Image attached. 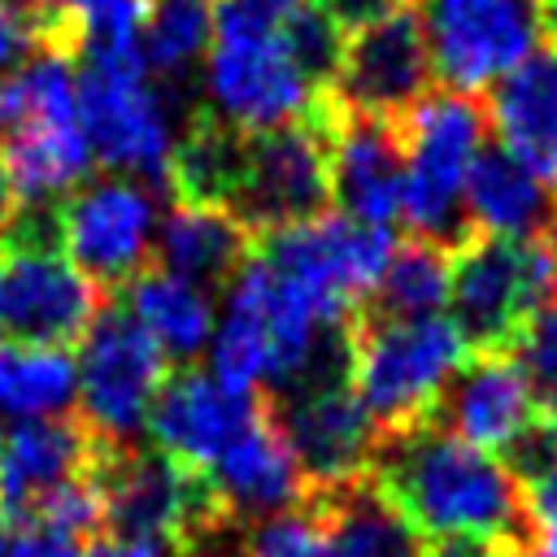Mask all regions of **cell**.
Instances as JSON below:
<instances>
[{
    "instance_id": "cell-1",
    "label": "cell",
    "mask_w": 557,
    "mask_h": 557,
    "mask_svg": "<svg viewBox=\"0 0 557 557\" xmlns=\"http://www.w3.org/2000/svg\"><path fill=\"white\" fill-rule=\"evenodd\" d=\"M370 479L422 540L492 535L531 544L522 487L505 457L457 440L435 418L379 435Z\"/></svg>"
},
{
    "instance_id": "cell-2",
    "label": "cell",
    "mask_w": 557,
    "mask_h": 557,
    "mask_svg": "<svg viewBox=\"0 0 557 557\" xmlns=\"http://www.w3.org/2000/svg\"><path fill=\"white\" fill-rule=\"evenodd\" d=\"M470 361V344L448 313L383 318L361 309L348 326V387L379 435L426 422Z\"/></svg>"
},
{
    "instance_id": "cell-3",
    "label": "cell",
    "mask_w": 557,
    "mask_h": 557,
    "mask_svg": "<svg viewBox=\"0 0 557 557\" xmlns=\"http://www.w3.org/2000/svg\"><path fill=\"white\" fill-rule=\"evenodd\" d=\"M187 96L165 91L139 57H87L78 61V117L96 161L109 174L139 178L170 196L174 144L196 109Z\"/></svg>"
},
{
    "instance_id": "cell-4",
    "label": "cell",
    "mask_w": 557,
    "mask_h": 557,
    "mask_svg": "<svg viewBox=\"0 0 557 557\" xmlns=\"http://www.w3.org/2000/svg\"><path fill=\"white\" fill-rule=\"evenodd\" d=\"M400 122L405 174H400V218L413 239L440 248H461L466 226V178L487 148V109L461 91H426Z\"/></svg>"
},
{
    "instance_id": "cell-5",
    "label": "cell",
    "mask_w": 557,
    "mask_h": 557,
    "mask_svg": "<svg viewBox=\"0 0 557 557\" xmlns=\"http://www.w3.org/2000/svg\"><path fill=\"white\" fill-rule=\"evenodd\" d=\"M22 117L0 135V161L22 209H57L96 165L78 117V70L65 48H39L22 70Z\"/></svg>"
},
{
    "instance_id": "cell-6",
    "label": "cell",
    "mask_w": 557,
    "mask_h": 557,
    "mask_svg": "<svg viewBox=\"0 0 557 557\" xmlns=\"http://www.w3.org/2000/svg\"><path fill=\"white\" fill-rule=\"evenodd\" d=\"M205 113L239 135H265L313 117L326 96L296 61L287 30L213 17V48L200 74Z\"/></svg>"
},
{
    "instance_id": "cell-7",
    "label": "cell",
    "mask_w": 557,
    "mask_h": 557,
    "mask_svg": "<svg viewBox=\"0 0 557 557\" xmlns=\"http://www.w3.org/2000/svg\"><path fill=\"white\" fill-rule=\"evenodd\" d=\"M257 248L326 326L348 331L352 318L370 305L396 252V235L392 226H370L339 209H326L309 222L261 235Z\"/></svg>"
},
{
    "instance_id": "cell-8",
    "label": "cell",
    "mask_w": 557,
    "mask_h": 557,
    "mask_svg": "<svg viewBox=\"0 0 557 557\" xmlns=\"http://www.w3.org/2000/svg\"><path fill=\"white\" fill-rule=\"evenodd\" d=\"M435 78L448 91H492L557 44L553 0H413Z\"/></svg>"
},
{
    "instance_id": "cell-9",
    "label": "cell",
    "mask_w": 557,
    "mask_h": 557,
    "mask_svg": "<svg viewBox=\"0 0 557 557\" xmlns=\"http://www.w3.org/2000/svg\"><path fill=\"white\" fill-rule=\"evenodd\" d=\"M4 278V326L30 344H78L91 322L109 309L100 292L57 244L52 209H22L9 239L0 244Z\"/></svg>"
},
{
    "instance_id": "cell-10",
    "label": "cell",
    "mask_w": 557,
    "mask_h": 557,
    "mask_svg": "<svg viewBox=\"0 0 557 557\" xmlns=\"http://www.w3.org/2000/svg\"><path fill=\"white\" fill-rule=\"evenodd\" d=\"M448 305L474 352L513 348L535 313L557 309V252L548 235L522 244L470 235L453 248Z\"/></svg>"
},
{
    "instance_id": "cell-11",
    "label": "cell",
    "mask_w": 557,
    "mask_h": 557,
    "mask_svg": "<svg viewBox=\"0 0 557 557\" xmlns=\"http://www.w3.org/2000/svg\"><path fill=\"white\" fill-rule=\"evenodd\" d=\"M78 418L104 448H135L170 379V357L126 309H104L78 339Z\"/></svg>"
},
{
    "instance_id": "cell-12",
    "label": "cell",
    "mask_w": 557,
    "mask_h": 557,
    "mask_svg": "<svg viewBox=\"0 0 557 557\" xmlns=\"http://www.w3.org/2000/svg\"><path fill=\"white\" fill-rule=\"evenodd\" d=\"M104 522L113 535L148 540L161 548L191 544L226 522L205 474L178 466L161 448H104L96 466Z\"/></svg>"
},
{
    "instance_id": "cell-13",
    "label": "cell",
    "mask_w": 557,
    "mask_h": 557,
    "mask_svg": "<svg viewBox=\"0 0 557 557\" xmlns=\"http://www.w3.org/2000/svg\"><path fill=\"white\" fill-rule=\"evenodd\" d=\"M161 200L165 191L122 174L83 183L52 209L57 244L100 292H117L152 265Z\"/></svg>"
},
{
    "instance_id": "cell-14",
    "label": "cell",
    "mask_w": 557,
    "mask_h": 557,
    "mask_svg": "<svg viewBox=\"0 0 557 557\" xmlns=\"http://www.w3.org/2000/svg\"><path fill=\"white\" fill-rule=\"evenodd\" d=\"M226 209L257 239L331 209V139L322 122V100L305 122L248 135Z\"/></svg>"
},
{
    "instance_id": "cell-15",
    "label": "cell",
    "mask_w": 557,
    "mask_h": 557,
    "mask_svg": "<svg viewBox=\"0 0 557 557\" xmlns=\"http://www.w3.org/2000/svg\"><path fill=\"white\" fill-rule=\"evenodd\" d=\"M265 400H270V413H274L287 448L296 453V461L309 479V492H331V487H344V483L370 474V461L379 448V426L357 405L344 374L305 383L296 392L265 396Z\"/></svg>"
},
{
    "instance_id": "cell-16",
    "label": "cell",
    "mask_w": 557,
    "mask_h": 557,
    "mask_svg": "<svg viewBox=\"0 0 557 557\" xmlns=\"http://www.w3.org/2000/svg\"><path fill=\"white\" fill-rule=\"evenodd\" d=\"M435 83V65L426 52L422 22L409 9H396L379 22H366L344 35L339 70L331 78V96L348 113L370 117H405Z\"/></svg>"
},
{
    "instance_id": "cell-17",
    "label": "cell",
    "mask_w": 557,
    "mask_h": 557,
    "mask_svg": "<svg viewBox=\"0 0 557 557\" xmlns=\"http://www.w3.org/2000/svg\"><path fill=\"white\" fill-rule=\"evenodd\" d=\"M265 396L226 387L209 370H174L152 405L148 435L165 457L205 474L252 422L265 418Z\"/></svg>"
},
{
    "instance_id": "cell-18",
    "label": "cell",
    "mask_w": 557,
    "mask_h": 557,
    "mask_svg": "<svg viewBox=\"0 0 557 557\" xmlns=\"http://www.w3.org/2000/svg\"><path fill=\"white\" fill-rule=\"evenodd\" d=\"M322 122L331 139V205L357 222L392 226V218H400L405 174L400 122L348 113L331 91L322 96Z\"/></svg>"
},
{
    "instance_id": "cell-19",
    "label": "cell",
    "mask_w": 557,
    "mask_h": 557,
    "mask_svg": "<svg viewBox=\"0 0 557 557\" xmlns=\"http://www.w3.org/2000/svg\"><path fill=\"white\" fill-rule=\"evenodd\" d=\"M540 400L509 348L470 352V361L457 370L448 392L435 405V422L453 431L457 440L505 457L540 418Z\"/></svg>"
},
{
    "instance_id": "cell-20",
    "label": "cell",
    "mask_w": 557,
    "mask_h": 557,
    "mask_svg": "<svg viewBox=\"0 0 557 557\" xmlns=\"http://www.w3.org/2000/svg\"><path fill=\"white\" fill-rule=\"evenodd\" d=\"M205 483L226 518H257V522L287 513L309 496V479L270 409L205 470Z\"/></svg>"
},
{
    "instance_id": "cell-21",
    "label": "cell",
    "mask_w": 557,
    "mask_h": 557,
    "mask_svg": "<svg viewBox=\"0 0 557 557\" xmlns=\"http://www.w3.org/2000/svg\"><path fill=\"white\" fill-rule=\"evenodd\" d=\"M104 444L83 426V418H35L17 422L0 440V509L30 513L57 487L96 474Z\"/></svg>"
},
{
    "instance_id": "cell-22",
    "label": "cell",
    "mask_w": 557,
    "mask_h": 557,
    "mask_svg": "<svg viewBox=\"0 0 557 557\" xmlns=\"http://www.w3.org/2000/svg\"><path fill=\"white\" fill-rule=\"evenodd\" d=\"M483 109L500 139L496 148L557 191V44L500 78Z\"/></svg>"
},
{
    "instance_id": "cell-23",
    "label": "cell",
    "mask_w": 557,
    "mask_h": 557,
    "mask_svg": "<svg viewBox=\"0 0 557 557\" xmlns=\"http://www.w3.org/2000/svg\"><path fill=\"white\" fill-rule=\"evenodd\" d=\"M557 222V191L505 148H483L466 178V226L483 239H540Z\"/></svg>"
},
{
    "instance_id": "cell-24",
    "label": "cell",
    "mask_w": 557,
    "mask_h": 557,
    "mask_svg": "<svg viewBox=\"0 0 557 557\" xmlns=\"http://www.w3.org/2000/svg\"><path fill=\"white\" fill-rule=\"evenodd\" d=\"M252 248H257V235L226 205L174 200L157 226V265L209 292L226 287Z\"/></svg>"
},
{
    "instance_id": "cell-25",
    "label": "cell",
    "mask_w": 557,
    "mask_h": 557,
    "mask_svg": "<svg viewBox=\"0 0 557 557\" xmlns=\"http://www.w3.org/2000/svg\"><path fill=\"white\" fill-rule=\"evenodd\" d=\"M122 292H126V313L170 361H191V357L209 352V339L218 326L209 287H200L183 274H170L161 265H148Z\"/></svg>"
},
{
    "instance_id": "cell-26",
    "label": "cell",
    "mask_w": 557,
    "mask_h": 557,
    "mask_svg": "<svg viewBox=\"0 0 557 557\" xmlns=\"http://www.w3.org/2000/svg\"><path fill=\"white\" fill-rule=\"evenodd\" d=\"M326 527L331 557H422V535L409 518L379 492V483L352 479L331 492H313L309 500Z\"/></svg>"
},
{
    "instance_id": "cell-27",
    "label": "cell",
    "mask_w": 557,
    "mask_h": 557,
    "mask_svg": "<svg viewBox=\"0 0 557 557\" xmlns=\"http://www.w3.org/2000/svg\"><path fill=\"white\" fill-rule=\"evenodd\" d=\"M78 405V361L70 348L4 339L0 344V413L17 422L65 418Z\"/></svg>"
},
{
    "instance_id": "cell-28",
    "label": "cell",
    "mask_w": 557,
    "mask_h": 557,
    "mask_svg": "<svg viewBox=\"0 0 557 557\" xmlns=\"http://www.w3.org/2000/svg\"><path fill=\"white\" fill-rule=\"evenodd\" d=\"M213 9L218 0H148L139 57L165 91L183 96L187 78L205 65L213 48Z\"/></svg>"
},
{
    "instance_id": "cell-29",
    "label": "cell",
    "mask_w": 557,
    "mask_h": 557,
    "mask_svg": "<svg viewBox=\"0 0 557 557\" xmlns=\"http://www.w3.org/2000/svg\"><path fill=\"white\" fill-rule=\"evenodd\" d=\"M448 292H453V248L409 235L405 244H396L366 309L383 318H426V313H444Z\"/></svg>"
},
{
    "instance_id": "cell-30",
    "label": "cell",
    "mask_w": 557,
    "mask_h": 557,
    "mask_svg": "<svg viewBox=\"0 0 557 557\" xmlns=\"http://www.w3.org/2000/svg\"><path fill=\"white\" fill-rule=\"evenodd\" d=\"M244 557H331L318 509H287L257 522L244 540Z\"/></svg>"
},
{
    "instance_id": "cell-31",
    "label": "cell",
    "mask_w": 557,
    "mask_h": 557,
    "mask_svg": "<svg viewBox=\"0 0 557 557\" xmlns=\"http://www.w3.org/2000/svg\"><path fill=\"white\" fill-rule=\"evenodd\" d=\"M509 352L518 357V366H522V374H527L540 409L544 413H557V309L535 313L522 326V335L513 339Z\"/></svg>"
},
{
    "instance_id": "cell-32",
    "label": "cell",
    "mask_w": 557,
    "mask_h": 557,
    "mask_svg": "<svg viewBox=\"0 0 557 557\" xmlns=\"http://www.w3.org/2000/svg\"><path fill=\"white\" fill-rule=\"evenodd\" d=\"M30 522L52 527V531H61V535H70V540L91 535V531L104 522V505H100L96 474H83V479L57 487L52 496H44V500L30 509Z\"/></svg>"
},
{
    "instance_id": "cell-33",
    "label": "cell",
    "mask_w": 557,
    "mask_h": 557,
    "mask_svg": "<svg viewBox=\"0 0 557 557\" xmlns=\"http://www.w3.org/2000/svg\"><path fill=\"white\" fill-rule=\"evenodd\" d=\"M527 548L513 540H492V535H448V540H426L422 557H522Z\"/></svg>"
},
{
    "instance_id": "cell-34",
    "label": "cell",
    "mask_w": 557,
    "mask_h": 557,
    "mask_svg": "<svg viewBox=\"0 0 557 557\" xmlns=\"http://www.w3.org/2000/svg\"><path fill=\"white\" fill-rule=\"evenodd\" d=\"M9 557H83V544L70 540V535H61V531H52V527L30 522V527L13 540V553H9Z\"/></svg>"
},
{
    "instance_id": "cell-35",
    "label": "cell",
    "mask_w": 557,
    "mask_h": 557,
    "mask_svg": "<svg viewBox=\"0 0 557 557\" xmlns=\"http://www.w3.org/2000/svg\"><path fill=\"white\" fill-rule=\"evenodd\" d=\"M409 4H413V0H322V9L344 26V35L357 30V26H366V22L387 17V13H396V9H409Z\"/></svg>"
},
{
    "instance_id": "cell-36",
    "label": "cell",
    "mask_w": 557,
    "mask_h": 557,
    "mask_svg": "<svg viewBox=\"0 0 557 557\" xmlns=\"http://www.w3.org/2000/svg\"><path fill=\"white\" fill-rule=\"evenodd\" d=\"M170 548L148 544V540H126V535H104L83 544V557H165Z\"/></svg>"
},
{
    "instance_id": "cell-37",
    "label": "cell",
    "mask_w": 557,
    "mask_h": 557,
    "mask_svg": "<svg viewBox=\"0 0 557 557\" xmlns=\"http://www.w3.org/2000/svg\"><path fill=\"white\" fill-rule=\"evenodd\" d=\"M0 9H4V13H13V17H22V22H30V26H44V30L57 39L52 0H0ZM65 52H70V48H65Z\"/></svg>"
},
{
    "instance_id": "cell-38",
    "label": "cell",
    "mask_w": 557,
    "mask_h": 557,
    "mask_svg": "<svg viewBox=\"0 0 557 557\" xmlns=\"http://www.w3.org/2000/svg\"><path fill=\"white\" fill-rule=\"evenodd\" d=\"M17 213H22V205H17V196H13V183H9V174H4V161H0V244L9 239V231H13Z\"/></svg>"
},
{
    "instance_id": "cell-39",
    "label": "cell",
    "mask_w": 557,
    "mask_h": 557,
    "mask_svg": "<svg viewBox=\"0 0 557 557\" xmlns=\"http://www.w3.org/2000/svg\"><path fill=\"white\" fill-rule=\"evenodd\" d=\"M13 540H17L13 518H9V509H0V557H9V553H13Z\"/></svg>"
},
{
    "instance_id": "cell-40",
    "label": "cell",
    "mask_w": 557,
    "mask_h": 557,
    "mask_svg": "<svg viewBox=\"0 0 557 557\" xmlns=\"http://www.w3.org/2000/svg\"><path fill=\"white\" fill-rule=\"evenodd\" d=\"M522 557H557V540H531V548Z\"/></svg>"
},
{
    "instance_id": "cell-41",
    "label": "cell",
    "mask_w": 557,
    "mask_h": 557,
    "mask_svg": "<svg viewBox=\"0 0 557 557\" xmlns=\"http://www.w3.org/2000/svg\"><path fill=\"white\" fill-rule=\"evenodd\" d=\"M0 331H4V278H0Z\"/></svg>"
},
{
    "instance_id": "cell-42",
    "label": "cell",
    "mask_w": 557,
    "mask_h": 557,
    "mask_svg": "<svg viewBox=\"0 0 557 557\" xmlns=\"http://www.w3.org/2000/svg\"><path fill=\"white\" fill-rule=\"evenodd\" d=\"M553 9H557V0H553Z\"/></svg>"
},
{
    "instance_id": "cell-43",
    "label": "cell",
    "mask_w": 557,
    "mask_h": 557,
    "mask_svg": "<svg viewBox=\"0 0 557 557\" xmlns=\"http://www.w3.org/2000/svg\"><path fill=\"white\" fill-rule=\"evenodd\" d=\"M0 440H4V435H0Z\"/></svg>"
}]
</instances>
